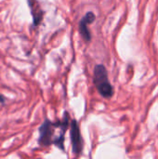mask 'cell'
I'll return each instance as SVG.
<instances>
[{"instance_id":"1","label":"cell","mask_w":158,"mask_h":159,"mask_svg":"<svg viewBox=\"0 0 158 159\" xmlns=\"http://www.w3.org/2000/svg\"><path fill=\"white\" fill-rule=\"evenodd\" d=\"M93 82L100 95L105 99H110L114 95V89L108 79V73L104 65L98 64L94 67Z\"/></svg>"},{"instance_id":"2","label":"cell","mask_w":158,"mask_h":159,"mask_svg":"<svg viewBox=\"0 0 158 159\" xmlns=\"http://www.w3.org/2000/svg\"><path fill=\"white\" fill-rule=\"evenodd\" d=\"M39 131V139L38 144L41 147H48L52 144L53 142V135H54V126L53 123L45 118L43 124L38 129Z\"/></svg>"},{"instance_id":"3","label":"cell","mask_w":158,"mask_h":159,"mask_svg":"<svg viewBox=\"0 0 158 159\" xmlns=\"http://www.w3.org/2000/svg\"><path fill=\"white\" fill-rule=\"evenodd\" d=\"M70 123V116L68 112H64L63 117L61 121L57 123H53L54 128H59L60 129V134L58 137L53 138L52 144H54L56 147L61 149V151H64V135L68 129V126Z\"/></svg>"},{"instance_id":"4","label":"cell","mask_w":158,"mask_h":159,"mask_svg":"<svg viewBox=\"0 0 158 159\" xmlns=\"http://www.w3.org/2000/svg\"><path fill=\"white\" fill-rule=\"evenodd\" d=\"M70 137L72 142V147H73V153L74 156L79 157L83 150V140L81 137L79 126L77 124V121L73 119L71 121V128H70Z\"/></svg>"},{"instance_id":"5","label":"cell","mask_w":158,"mask_h":159,"mask_svg":"<svg viewBox=\"0 0 158 159\" xmlns=\"http://www.w3.org/2000/svg\"><path fill=\"white\" fill-rule=\"evenodd\" d=\"M95 20H96L95 14L92 11H88L81 19L80 22H79V33L86 42H89L91 40V34H90V31H89L88 25L92 23Z\"/></svg>"},{"instance_id":"6","label":"cell","mask_w":158,"mask_h":159,"mask_svg":"<svg viewBox=\"0 0 158 159\" xmlns=\"http://www.w3.org/2000/svg\"><path fill=\"white\" fill-rule=\"evenodd\" d=\"M28 6L31 9V14L33 17L34 26H38L43 20L44 11L40 7V4L37 0H28Z\"/></svg>"},{"instance_id":"7","label":"cell","mask_w":158,"mask_h":159,"mask_svg":"<svg viewBox=\"0 0 158 159\" xmlns=\"http://www.w3.org/2000/svg\"><path fill=\"white\" fill-rule=\"evenodd\" d=\"M5 102V98L0 94V103H4Z\"/></svg>"}]
</instances>
